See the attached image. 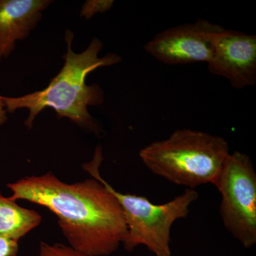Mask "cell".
Instances as JSON below:
<instances>
[{
    "label": "cell",
    "mask_w": 256,
    "mask_h": 256,
    "mask_svg": "<svg viewBox=\"0 0 256 256\" xmlns=\"http://www.w3.org/2000/svg\"><path fill=\"white\" fill-rule=\"evenodd\" d=\"M102 148L82 164L92 178L63 182L52 172L26 176L9 184L12 201L25 200L46 207L58 218L69 246L88 256H108L124 244L127 227L124 213L108 183L101 176Z\"/></svg>",
    "instance_id": "cell-1"
},
{
    "label": "cell",
    "mask_w": 256,
    "mask_h": 256,
    "mask_svg": "<svg viewBox=\"0 0 256 256\" xmlns=\"http://www.w3.org/2000/svg\"><path fill=\"white\" fill-rule=\"evenodd\" d=\"M74 38L73 32L67 30V52L63 56V67L45 88L20 97L3 96L8 114L28 109V116L24 124L28 129H32L34 121L44 109L50 108L58 118H66L88 132L96 134L101 132L100 126L89 114L88 107L102 104L104 92L98 84L87 85L86 80L96 69L111 66L122 58L116 54L99 56L104 45L98 38H92L82 53H75L72 47Z\"/></svg>",
    "instance_id": "cell-2"
},
{
    "label": "cell",
    "mask_w": 256,
    "mask_h": 256,
    "mask_svg": "<svg viewBox=\"0 0 256 256\" xmlns=\"http://www.w3.org/2000/svg\"><path fill=\"white\" fill-rule=\"evenodd\" d=\"M230 153L224 138L184 128L144 146L139 156L152 174L194 190L208 184L214 185Z\"/></svg>",
    "instance_id": "cell-3"
},
{
    "label": "cell",
    "mask_w": 256,
    "mask_h": 256,
    "mask_svg": "<svg viewBox=\"0 0 256 256\" xmlns=\"http://www.w3.org/2000/svg\"><path fill=\"white\" fill-rule=\"evenodd\" d=\"M108 186L124 213L127 227L124 249L131 252L144 246L154 256H172V228L176 220L188 216L190 207L198 198L196 191L186 188L171 201L156 204L146 196L121 193L109 184Z\"/></svg>",
    "instance_id": "cell-4"
},
{
    "label": "cell",
    "mask_w": 256,
    "mask_h": 256,
    "mask_svg": "<svg viewBox=\"0 0 256 256\" xmlns=\"http://www.w3.org/2000/svg\"><path fill=\"white\" fill-rule=\"evenodd\" d=\"M215 186L222 196L220 212L225 228L249 249L256 244V173L250 158L230 152Z\"/></svg>",
    "instance_id": "cell-5"
},
{
    "label": "cell",
    "mask_w": 256,
    "mask_h": 256,
    "mask_svg": "<svg viewBox=\"0 0 256 256\" xmlns=\"http://www.w3.org/2000/svg\"><path fill=\"white\" fill-rule=\"evenodd\" d=\"M224 28L208 20H198L160 32L144 45V50L168 65L208 64L213 56L216 38Z\"/></svg>",
    "instance_id": "cell-6"
},
{
    "label": "cell",
    "mask_w": 256,
    "mask_h": 256,
    "mask_svg": "<svg viewBox=\"0 0 256 256\" xmlns=\"http://www.w3.org/2000/svg\"><path fill=\"white\" fill-rule=\"evenodd\" d=\"M210 73L226 79L235 89L256 84V36L224 28L216 38Z\"/></svg>",
    "instance_id": "cell-7"
},
{
    "label": "cell",
    "mask_w": 256,
    "mask_h": 256,
    "mask_svg": "<svg viewBox=\"0 0 256 256\" xmlns=\"http://www.w3.org/2000/svg\"><path fill=\"white\" fill-rule=\"evenodd\" d=\"M52 2L50 0H0V64L12 54L16 42L28 38Z\"/></svg>",
    "instance_id": "cell-8"
},
{
    "label": "cell",
    "mask_w": 256,
    "mask_h": 256,
    "mask_svg": "<svg viewBox=\"0 0 256 256\" xmlns=\"http://www.w3.org/2000/svg\"><path fill=\"white\" fill-rule=\"evenodd\" d=\"M42 222V216L36 210L18 206L0 192V236L18 242Z\"/></svg>",
    "instance_id": "cell-9"
},
{
    "label": "cell",
    "mask_w": 256,
    "mask_h": 256,
    "mask_svg": "<svg viewBox=\"0 0 256 256\" xmlns=\"http://www.w3.org/2000/svg\"><path fill=\"white\" fill-rule=\"evenodd\" d=\"M38 256H88L76 252L72 247L64 244L54 245L44 242H40Z\"/></svg>",
    "instance_id": "cell-10"
},
{
    "label": "cell",
    "mask_w": 256,
    "mask_h": 256,
    "mask_svg": "<svg viewBox=\"0 0 256 256\" xmlns=\"http://www.w3.org/2000/svg\"><path fill=\"white\" fill-rule=\"evenodd\" d=\"M114 2L112 0H104V1H88L84 5L82 16H85L88 18H92L96 13L105 12L110 10L114 5Z\"/></svg>",
    "instance_id": "cell-11"
},
{
    "label": "cell",
    "mask_w": 256,
    "mask_h": 256,
    "mask_svg": "<svg viewBox=\"0 0 256 256\" xmlns=\"http://www.w3.org/2000/svg\"><path fill=\"white\" fill-rule=\"evenodd\" d=\"M18 242L0 236V256H16L18 252Z\"/></svg>",
    "instance_id": "cell-12"
},
{
    "label": "cell",
    "mask_w": 256,
    "mask_h": 256,
    "mask_svg": "<svg viewBox=\"0 0 256 256\" xmlns=\"http://www.w3.org/2000/svg\"><path fill=\"white\" fill-rule=\"evenodd\" d=\"M8 112L5 109L3 96L0 95V126L4 124L8 120Z\"/></svg>",
    "instance_id": "cell-13"
}]
</instances>
